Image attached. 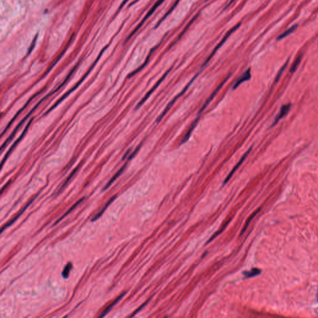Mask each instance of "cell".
Instances as JSON below:
<instances>
[{
	"mask_svg": "<svg viewBox=\"0 0 318 318\" xmlns=\"http://www.w3.org/2000/svg\"><path fill=\"white\" fill-rule=\"evenodd\" d=\"M108 47V46H106L104 48H103V49H102V51H101V52L99 53V55L98 56L97 58L96 59V60L95 61V62L93 63V65L90 67V68L89 69V70L87 71V72L85 74H84V76H83L81 79H80V81H78V83L75 84V85L72 88H71V89H70V90H69L67 93H65L64 95H63V96H62L60 98V99H58V100L55 103V104L52 106V107H51V108H50L49 110H48L46 113H44V116H45V115H47V114H49L51 111H52L54 108H55L57 107V106H58V104H60V103H61L63 99H65V98H67V96H68L70 93H72L75 90H76V89L78 87V86L80 85V84L83 81V80H84V79H85V78L87 77V76L90 74V72H92V70L93 69V68L95 67V66L96 65L97 62H98V60H99L100 59V58L101 57V56H102L103 52H104L106 50H107V49Z\"/></svg>",
	"mask_w": 318,
	"mask_h": 318,
	"instance_id": "1",
	"label": "cell"
},
{
	"mask_svg": "<svg viewBox=\"0 0 318 318\" xmlns=\"http://www.w3.org/2000/svg\"><path fill=\"white\" fill-rule=\"evenodd\" d=\"M200 73V72H198V73H197V74H196V75H195V76L192 78V80H191L187 84V85H186V86L183 88V90H182V91H181L179 94H178V95H177V96H175V98H174V99H173L170 102V103L168 104V105L166 106V107L165 108V110H163V111L162 113V114H161L158 117V118L157 119V120H156V122H157V123H159V122L161 121V120L163 118V117H164V116L166 115V114L168 112V111L170 110V109L171 108V107H172V106L174 105V104L176 102V101H177V100L180 97H181V96H182V95H183V94L186 92V90H187L188 89V88L190 87L191 84H192L193 83V82L195 80V79L198 77V76L199 75Z\"/></svg>",
	"mask_w": 318,
	"mask_h": 318,
	"instance_id": "2",
	"label": "cell"
},
{
	"mask_svg": "<svg viewBox=\"0 0 318 318\" xmlns=\"http://www.w3.org/2000/svg\"><path fill=\"white\" fill-rule=\"evenodd\" d=\"M172 69V68H170V69L167 72H166L165 73V74L162 77V78H160V80L157 82V83H156V84H155V85L152 88V89L150 90L149 92H147V93L144 96V98H143L140 101V102H139V103L137 104L136 107V110H137V109H139L140 107H141V106H142V104H144V103L147 101V99L148 98H149L150 97V96H151V95H152V94L155 92V90H156V89L159 87L160 84L162 83V82L165 80V78L166 77V76L168 75V73H169L170 72Z\"/></svg>",
	"mask_w": 318,
	"mask_h": 318,
	"instance_id": "3",
	"label": "cell"
},
{
	"mask_svg": "<svg viewBox=\"0 0 318 318\" xmlns=\"http://www.w3.org/2000/svg\"><path fill=\"white\" fill-rule=\"evenodd\" d=\"M230 77V74H229L227 77H226V78H225V79L219 84V86L218 87H216V88L215 89V90L211 93V95L209 96V97L208 98V99L206 101V102L204 103V104L203 105V107L201 108V109L200 110L199 112H198V115H200L202 114V113L203 112V111L207 108L209 104V103L211 102V101L213 100L215 97L216 96V95L218 94V93L219 92V90L222 88V87L224 86V84L226 83V82L228 80V79L229 78V77Z\"/></svg>",
	"mask_w": 318,
	"mask_h": 318,
	"instance_id": "4",
	"label": "cell"
},
{
	"mask_svg": "<svg viewBox=\"0 0 318 318\" xmlns=\"http://www.w3.org/2000/svg\"><path fill=\"white\" fill-rule=\"evenodd\" d=\"M32 120H33V118H31V119H30V121L28 122V124H27L26 126L25 127V129L23 130L22 134H21V136H19V138H18V139L15 141V142H14V143L11 145V147H10V149L8 150V151L7 152V153L5 154V157H4V158H3V160H2V166H3L4 163H5V162L7 160L8 158L9 157V156L10 155V154H11V152H13V151L14 149V148L17 145V144L19 143V142H20L21 140H22V139H23V137L24 136L25 134L26 133L28 129L29 128V126H30V125H31V124Z\"/></svg>",
	"mask_w": 318,
	"mask_h": 318,
	"instance_id": "5",
	"label": "cell"
},
{
	"mask_svg": "<svg viewBox=\"0 0 318 318\" xmlns=\"http://www.w3.org/2000/svg\"><path fill=\"white\" fill-rule=\"evenodd\" d=\"M45 89H46V88H42V90H41L40 91L38 92H37V93H36L35 95H33V96H32V97H31V98H30V99H29V100H28V101H27V103H26L25 104V105L24 106V107H23L22 108H21V109L20 110H19V111H18L17 112V113L16 114V115H15V116H14V117L13 118V119H11V120L10 121V122H9V124H8L7 127H6V128L5 129V130L3 131V132L2 133V136H3L4 135V134H5V133H6V132L7 131V130H8V129L9 128V127H10V126H11V125L13 124V123L14 122V121H15V120L16 119L17 117V116H18L19 115V114H20V113H21V112H23V110H24V109H25V108H26V107H28V104H29V103H30V102H31V101H32V99H34V98H36V97L37 96H38V95H39V94H40V93H42V92H44V90Z\"/></svg>",
	"mask_w": 318,
	"mask_h": 318,
	"instance_id": "6",
	"label": "cell"
},
{
	"mask_svg": "<svg viewBox=\"0 0 318 318\" xmlns=\"http://www.w3.org/2000/svg\"><path fill=\"white\" fill-rule=\"evenodd\" d=\"M252 149V147H250V149H249V150H248V151H247V152L244 154V155L241 157V159L238 162V163H237V165H235V166H234V168H233V169L232 170L231 172L229 174V175H227V177L226 178V179L224 180V183H223L224 185L226 184V183L229 181V180L231 178V177L233 176V175L234 174V173L236 172L237 170L239 168V166L241 165V164L243 163V162L245 160V159L247 158V157L249 155V154L250 152H251Z\"/></svg>",
	"mask_w": 318,
	"mask_h": 318,
	"instance_id": "7",
	"label": "cell"
},
{
	"mask_svg": "<svg viewBox=\"0 0 318 318\" xmlns=\"http://www.w3.org/2000/svg\"><path fill=\"white\" fill-rule=\"evenodd\" d=\"M38 195H39V194H37V195L36 196H34V198H33L31 201H29L27 203V204H26V206H24L22 209H21V210L19 212V213H17V215L14 218H13L10 221H9L8 223H6V224H5V225L2 227V232H3V231L5 229H6V228H8V227H9L10 226L13 225V224H14V223L16 222V221L17 220V219H18V218H19L21 215H22L23 214V213H24V212L26 210V209H27V208H28V207L31 204V203H32V202L36 200V197H37Z\"/></svg>",
	"mask_w": 318,
	"mask_h": 318,
	"instance_id": "8",
	"label": "cell"
},
{
	"mask_svg": "<svg viewBox=\"0 0 318 318\" xmlns=\"http://www.w3.org/2000/svg\"><path fill=\"white\" fill-rule=\"evenodd\" d=\"M290 108H291V104H290V103L282 106V107L280 111V113L276 116V118H275L274 122L273 123V124L271 125V127H273L275 125H276L281 119H282L283 118L286 116L287 115V114L288 113V112L290 111Z\"/></svg>",
	"mask_w": 318,
	"mask_h": 318,
	"instance_id": "9",
	"label": "cell"
},
{
	"mask_svg": "<svg viewBox=\"0 0 318 318\" xmlns=\"http://www.w3.org/2000/svg\"><path fill=\"white\" fill-rule=\"evenodd\" d=\"M163 2V0H159V1L157 2V3L156 4H155V5L153 6V8L151 9V11H150L149 13H148V14L146 15V16H145V17L144 18V19L142 21V22L139 24V26H138L135 29V30H134V31L131 34V35L128 37V39H127V40H126V42H127V41H128V40L131 38V37H132V36H133V35H134V34H135V33L138 31V29L141 27L142 24H144V23L145 22V20H146L148 17H149V16H151V14L154 12V11L155 10L156 8H157V7H158V6H159V5H160L162 2Z\"/></svg>",
	"mask_w": 318,
	"mask_h": 318,
	"instance_id": "10",
	"label": "cell"
},
{
	"mask_svg": "<svg viewBox=\"0 0 318 318\" xmlns=\"http://www.w3.org/2000/svg\"><path fill=\"white\" fill-rule=\"evenodd\" d=\"M251 78V73H250V69H249L247 70H246L235 82L234 84L233 85L232 89L236 90L237 88L239 87V86L241 83L245 81H248Z\"/></svg>",
	"mask_w": 318,
	"mask_h": 318,
	"instance_id": "11",
	"label": "cell"
},
{
	"mask_svg": "<svg viewBox=\"0 0 318 318\" xmlns=\"http://www.w3.org/2000/svg\"><path fill=\"white\" fill-rule=\"evenodd\" d=\"M200 115H198L196 117V118L195 119V120L194 121V122L192 123V125L190 126V128L188 129V131L186 133V135L184 136V137L181 140L180 144H185V142H186L188 141V140L189 139V138L191 134H192L193 131L195 129V128L196 127V125H197V124H198V121L200 120Z\"/></svg>",
	"mask_w": 318,
	"mask_h": 318,
	"instance_id": "12",
	"label": "cell"
},
{
	"mask_svg": "<svg viewBox=\"0 0 318 318\" xmlns=\"http://www.w3.org/2000/svg\"><path fill=\"white\" fill-rule=\"evenodd\" d=\"M125 294V293H122L121 294H120V295L118 296V298H116V300H114V301L111 304H110V305H109L107 308H106V309H104V311L101 313V314L99 315V317H104V316H105L106 315H107V314H108V312H109L112 309V308H113V306H115V305L118 303V301H120V300L122 298V297H123V296H124Z\"/></svg>",
	"mask_w": 318,
	"mask_h": 318,
	"instance_id": "13",
	"label": "cell"
},
{
	"mask_svg": "<svg viewBox=\"0 0 318 318\" xmlns=\"http://www.w3.org/2000/svg\"><path fill=\"white\" fill-rule=\"evenodd\" d=\"M127 164H128V162H126V163H125V164H124V165H123V166H122L119 169V171H118V172H117V173H116V174L113 177V178H111V180L108 182V183H107V185H106V186L104 187V188H103V191L107 190V189H108V188H109V187H110V186L113 184V182H114V181H115V180H116V179H117V178H118V177H119L122 174V173L124 172V169H125V167H126Z\"/></svg>",
	"mask_w": 318,
	"mask_h": 318,
	"instance_id": "14",
	"label": "cell"
},
{
	"mask_svg": "<svg viewBox=\"0 0 318 318\" xmlns=\"http://www.w3.org/2000/svg\"><path fill=\"white\" fill-rule=\"evenodd\" d=\"M116 195L113 196L111 199H110V200H109L107 203L105 204L104 206L102 208V209L99 212V213H97V214H96V215L93 218V219H92V221H95L98 220V219H99V218L103 215V214L104 213V212L106 211V209H107V208L110 205V204H111V203H112V202H113V201L116 199Z\"/></svg>",
	"mask_w": 318,
	"mask_h": 318,
	"instance_id": "15",
	"label": "cell"
},
{
	"mask_svg": "<svg viewBox=\"0 0 318 318\" xmlns=\"http://www.w3.org/2000/svg\"><path fill=\"white\" fill-rule=\"evenodd\" d=\"M298 24H294L293 25V26H291V28H290L289 29H288L287 30H286L285 32H283L282 34H281L279 36L277 37V40H282L284 38H285L286 37L288 36L289 35H290L291 33H293V32H294L296 31V29L298 28Z\"/></svg>",
	"mask_w": 318,
	"mask_h": 318,
	"instance_id": "16",
	"label": "cell"
},
{
	"mask_svg": "<svg viewBox=\"0 0 318 318\" xmlns=\"http://www.w3.org/2000/svg\"><path fill=\"white\" fill-rule=\"evenodd\" d=\"M73 36H74V34H73V35L72 36V37H71V38H70V40H69V44H67V47H66V48H65V49H64V51H63V52H62V54H60V55H59V56L58 57V58H57V59H56V60H55V61L54 62V63H52V65H51V67H49V69H48V70L47 71V72H46V73H45V74H44V75H43V77H42V78H44V77H45L46 75H47V74L49 73V72H50V71H51V70L52 69V68H53V67H54V65H55L56 64V63H57V62H58V60H60V58H62V56L63 55V54H64V53H65V52H66V51H67V48H68V47H69V44H70V43H71V42H72V39H73Z\"/></svg>",
	"mask_w": 318,
	"mask_h": 318,
	"instance_id": "17",
	"label": "cell"
},
{
	"mask_svg": "<svg viewBox=\"0 0 318 318\" xmlns=\"http://www.w3.org/2000/svg\"><path fill=\"white\" fill-rule=\"evenodd\" d=\"M261 273V270L257 268H253L250 271H244L243 275L245 276V278H250L257 276V275H259Z\"/></svg>",
	"mask_w": 318,
	"mask_h": 318,
	"instance_id": "18",
	"label": "cell"
},
{
	"mask_svg": "<svg viewBox=\"0 0 318 318\" xmlns=\"http://www.w3.org/2000/svg\"><path fill=\"white\" fill-rule=\"evenodd\" d=\"M79 168H80V165L77 166V167L73 170V172H72L71 173V174L70 175V176L68 177V178L65 180V181L64 183H63V184L62 185V186H61V187L60 188V189H58V193H59L60 192H61L62 191L63 189H64V188L67 186V185L69 183V182L70 181V180L72 178V177H73V175L77 173V172L78 171V170Z\"/></svg>",
	"mask_w": 318,
	"mask_h": 318,
	"instance_id": "19",
	"label": "cell"
},
{
	"mask_svg": "<svg viewBox=\"0 0 318 318\" xmlns=\"http://www.w3.org/2000/svg\"><path fill=\"white\" fill-rule=\"evenodd\" d=\"M260 210H261V208H259L258 209H257V210H256L255 212H254V213H253V214H252V215H251V216L248 218V219H247V221H246L245 224V226H244L243 229L242 230V231H241V236H242V235H243V234H244V233L245 232V231L246 230V229H247V227H248V226H249L250 223L251 221L252 220V219L257 215V214L259 213V212Z\"/></svg>",
	"mask_w": 318,
	"mask_h": 318,
	"instance_id": "20",
	"label": "cell"
},
{
	"mask_svg": "<svg viewBox=\"0 0 318 318\" xmlns=\"http://www.w3.org/2000/svg\"><path fill=\"white\" fill-rule=\"evenodd\" d=\"M302 56H303V55H302V54H300V55L298 56L297 58H296V60H295L294 62H293V65H292V66H291V69H290V72L291 73H294L296 70H297V69H298L299 65L300 64V62H301V61Z\"/></svg>",
	"mask_w": 318,
	"mask_h": 318,
	"instance_id": "21",
	"label": "cell"
},
{
	"mask_svg": "<svg viewBox=\"0 0 318 318\" xmlns=\"http://www.w3.org/2000/svg\"><path fill=\"white\" fill-rule=\"evenodd\" d=\"M231 219H231V218H230V219H229V220H228V221H227V222H226V223H225V224H224V225L223 226L222 228H221V229H220L219 230H218V231L217 232H216V233H215V234H214V235H213V236H212V237H211V238H210V239H209L208 240V242H206V244H208V243H209V242H211L212 241H213V240H214V239H215V238H216L217 236H219V234H221V233H222V232H223L224 231V229H226V227L227 226L228 224H229V223H230V221H231Z\"/></svg>",
	"mask_w": 318,
	"mask_h": 318,
	"instance_id": "22",
	"label": "cell"
},
{
	"mask_svg": "<svg viewBox=\"0 0 318 318\" xmlns=\"http://www.w3.org/2000/svg\"><path fill=\"white\" fill-rule=\"evenodd\" d=\"M72 268V264L71 263H68L65 267H64V269H63V270L62 271V277H63V279H68L69 277V275H70V271Z\"/></svg>",
	"mask_w": 318,
	"mask_h": 318,
	"instance_id": "23",
	"label": "cell"
},
{
	"mask_svg": "<svg viewBox=\"0 0 318 318\" xmlns=\"http://www.w3.org/2000/svg\"><path fill=\"white\" fill-rule=\"evenodd\" d=\"M84 197H83V198H81L80 200H78V201H77V203H75V204H74V205H73V206H72V208H70V209L67 212V213H66L64 215H63V216H62L59 219H58V220L56 221V223L54 224V225L57 224L58 223H59L60 221H61L63 218H64L65 217H66V216H67L70 213H71V212H72V211H73V209H75V208H76L78 204H80V203H81L84 200Z\"/></svg>",
	"mask_w": 318,
	"mask_h": 318,
	"instance_id": "24",
	"label": "cell"
},
{
	"mask_svg": "<svg viewBox=\"0 0 318 318\" xmlns=\"http://www.w3.org/2000/svg\"><path fill=\"white\" fill-rule=\"evenodd\" d=\"M288 62H289V60H287V61H286V62L285 63L284 65L282 67V69H281L280 70V71L279 72V73H278V75H277L276 78H275V82H276V83H277V81L280 79V78H281V77H282V74H283V72L285 71V70L286 69V67H287V65H288Z\"/></svg>",
	"mask_w": 318,
	"mask_h": 318,
	"instance_id": "25",
	"label": "cell"
},
{
	"mask_svg": "<svg viewBox=\"0 0 318 318\" xmlns=\"http://www.w3.org/2000/svg\"><path fill=\"white\" fill-rule=\"evenodd\" d=\"M37 37H38V34H37L36 35V36L34 37V38L33 39V40H32V42H31V44L29 48L28 49V55H29V54L32 52V51H33V49H34V47H35V46H36V42H37Z\"/></svg>",
	"mask_w": 318,
	"mask_h": 318,
	"instance_id": "26",
	"label": "cell"
},
{
	"mask_svg": "<svg viewBox=\"0 0 318 318\" xmlns=\"http://www.w3.org/2000/svg\"><path fill=\"white\" fill-rule=\"evenodd\" d=\"M142 144V143H141V144H140V145H139L136 148V150H135V151L132 153V154H131L130 156H129V157H128V160H131L132 159H133L134 157V156L137 154V152H139V151L140 149V147H141Z\"/></svg>",
	"mask_w": 318,
	"mask_h": 318,
	"instance_id": "27",
	"label": "cell"
},
{
	"mask_svg": "<svg viewBox=\"0 0 318 318\" xmlns=\"http://www.w3.org/2000/svg\"><path fill=\"white\" fill-rule=\"evenodd\" d=\"M149 300H147V301H145L144 304H142V305H141V306H140V307H139V308L136 311H135L133 312V314L131 316V317H133V316H135V315H136V314L139 312V311H140V310H141V309H142V308H144L146 305H147V303H148V302H149Z\"/></svg>",
	"mask_w": 318,
	"mask_h": 318,
	"instance_id": "28",
	"label": "cell"
},
{
	"mask_svg": "<svg viewBox=\"0 0 318 318\" xmlns=\"http://www.w3.org/2000/svg\"><path fill=\"white\" fill-rule=\"evenodd\" d=\"M131 149H129V150H128V151H127V152H126V153H125V155H124V157H123V158H122V160H124V159H125V157H126V156H127V155H128V154H129V152H130V151H131Z\"/></svg>",
	"mask_w": 318,
	"mask_h": 318,
	"instance_id": "29",
	"label": "cell"
},
{
	"mask_svg": "<svg viewBox=\"0 0 318 318\" xmlns=\"http://www.w3.org/2000/svg\"><path fill=\"white\" fill-rule=\"evenodd\" d=\"M10 183H11V181H9V182H8V183H7V184H6V185H5V186H4L3 188H2V193H3V191H4V189H5V188H6V187H7V186H8L9 185V184Z\"/></svg>",
	"mask_w": 318,
	"mask_h": 318,
	"instance_id": "30",
	"label": "cell"
}]
</instances>
